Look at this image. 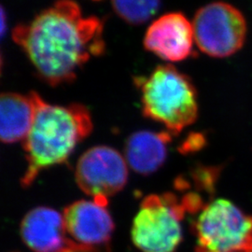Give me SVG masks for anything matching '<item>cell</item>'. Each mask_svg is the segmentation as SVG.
<instances>
[{
  "label": "cell",
  "mask_w": 252,
  "mask_h": 252,
  "mask_svg": "<svg viewBox=\"0 0 252 252\" xmlns=\"http://www.w3.org/2000/svg\"><path fill=\"white\" fill-rule=\"evenodd\" d=\"M36 108L30 94L3 93L0 97V137L3 143L25 140L35 120Z\"/></svg>",
  "instance_id": "7c38bea8"
},
{
  "label": "cell",
  "mask_w": 252,
  "mask_h": 252,
  "mask_svg": "<svg viewBox=\"0 0 252 252\" xmlns=\"http://www.w3.org/2000/svg\"><path fill=\"white\" fill-rule=\"evenodd\" d=\"M20 230L23 241L34 252H109L74 242L65 230L63 214L51 207L30 210L23 219Z\"/></svg>",
  "instance_id": "ba28073f"
},
{
  "label": "cell",
  "mask_w": 252,
  "mask_h": 252,
  "mask_svg": "<svg viewBox=\"0 0 252 252\" xmlns=\"http://www.w3.org/2000/svg\"><path fill=\"white\" fill-rule=\"evenodd\" d=\"M192 27L200 51L216 58H225L237 53L243 47L248 32L243 13L221 1L199 9Z\"/></svg>",
  "instance_id": "8992f818"
},
{
  "label": "cell",
  "mask_w": 252,
  "mask_h": 252,
  "mask_svg": "<svg viewBox=\"0 0 252 252\" xmlns=\"http://www.w3.org/2000/svg\"><path fill=\"white\" fill-rule=\"evenodd\" d=\"M142 111L161 124L171 135H178L198 116L197 92L189 77L170 63L156 66L148 76L136 77Z\"/></svg>",
  "instance_id": "3957f363"
},
{
  "label": "cell",
  "mask_w": 252,
  "mask_h": 252,
  "mask_svg": "<svg viewBox=\"0 0 252 252\" xmlns=\"http://www.w3.org/2000/svg\"><path fill=\"white\" fill-rule=\"evenodd\" d=\"M29 94L34 101L36 114L32 128L24 140L27 162L22 179L24 187L30 186L42 170L66 161L93 130L90 111L85 106L78 103L53 105L34 91Z\"/></svg>",
  "instance_id": "7a4b0ae2"
},
{
  "label": "cell",
  "mask_w": 252,
  "mask_h": 252,
  "mask_svg": "<svg viewBox=\"0 0 252 252\" xmlns=\"http://www.w3.org/2000/svg\"><path fill=\"white\" fill-rule=\"evenodd\" d=\"M107 204L98 200H80L63 212L68 236L81 246L94 250H108L114 222Z\"/></svg>",
  "instance_id": "9c48e42d"
},
{
  "label": "cell",
  "mask_w": 252,
  "mask_h": 252,
  "mask_svg": "<svg viewBox=\"0 0 252 252\" xmlns=\"http://www.w3.org/2000/svg\"><path fill=\"white\" fill-rule=\"evenodd\" d=\"M169 132L137 131L126 141V160L128 166L141 175L153 174L166 159L167 146L171 141Z\"/></svg>",
  "instance_id": "8fae6325"
},
{
  "label": "cell",
  "mask_w": 252,
  "mask_h": 252,
  "mask_svg": "<svg viewBox=\"0 0 252 252\" xmlns=\"http://www.w3.org/2000/svg\"><path fill=\"white\" fill-rule=\"evenodd\" d=\"M192 24L181 12H169L156 19L145 34L144 48L166 62H180L192 54Z\"/></svg>",
  "instance_id": "30bf717a"
},
{
  "label": "cell",
  "mask_w": 252,
  "mask_h": 252,
  "mask_svg": "<svg viewBox=\"0 0 252 252\" xmlns=\"http://www.w3.org/2000/svg\"><path fill=\"white\" fill-rule=\"evenodd\" d=\"M5 12H4V9L2 8L1 9V34H2V36L4 35V33H5V27H6V25H5Z\"/></svg>",
  "instance_id": "5bb4252c"
},
{
  "label": "cell",
  "mask_w": 252,
  "mask_h": 252,
  "mask_svg": "<svg viewBox=\"0 0 252 252\" xmlns=\"http://www.w3.org/2000/svg\"><path fill=\"white\" fill-rule=\"evenodd\" d=\"M104 23L84 16L74 0H57L28 23L16 26L12 39L46 83L74 81L91 58L105 52Z\"/></svg>",
  "instance_id": "6da1fadb"
},
{
  "label": "cell",
  "mask_w": 252,
  "mask_h": 252,
  "mask_svg": "<svg viewBox=\"0 0 252 252\" xmlns=\"http://www.w3.org/2000/svg\"><path fill=\"white\" fill-rule=\"evenodd\" d=\"M187 211L183 200L172 193L147 196L133 221V243L143 252H174L182 239Z\"/></svg>",
  "instance_id": "5b68a950"
},
{
  "label": "cell",
  "mask_w": 252,
  "mask_h": 252,
  "mask_svg": "<svg viewBox=\"0 0 252 252\" xmlns=\"http://www.w3.org/2000/svg\"><path fill=\"white\" fill-rule=\"evenodd\" d=\"M192 227L196 252H252V215L231 201L217 199L203 207Z\"/></svg>",
  "instance_id": "277c9868"
},
{
  "label": "cell",
  "mask_w": 252,
  "mask_h": 252,
  "mask_svg": "<svg viewBox=\"0 0 252 252\" xmlns=\"http://www.w3.org/2000/svg\"><path fill=\"white\" fill-rule=\"evenodd\" d=\"M76 181L83 192L107 204V198L124 189L128 179L126 157L113 148L95 146L80 157Z\"/></svg>",
  "instance_id": "52a82bcc"
},
{
  "label": "cell",
  "mask_w": 252,
  "mask_h": 252,
  "mask_svg": "<svg viewBox=\"0 0 252 252\" xmlns=\"http://www.w3.org/2000/svg\"><path fill=\"white\" fill-rule=\"evenodd\" d=\"M114 11L129 25L147 23L157 13L161 0H111Z\"/></svg>",
  "instance_id": "4fadbf2b"
}]
</instances>
